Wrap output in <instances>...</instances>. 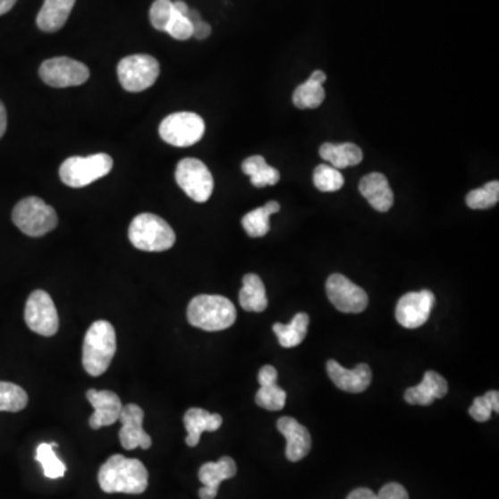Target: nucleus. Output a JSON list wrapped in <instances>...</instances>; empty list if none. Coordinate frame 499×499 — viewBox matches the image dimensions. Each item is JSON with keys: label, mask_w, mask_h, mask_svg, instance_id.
<instances>
[{"label": "nucleus", "mask_w": 499, "mask_h": 499, "mask_svg": "<svg viewBox=\"0 0 499 499\" xmlns=\"http://www.w3.org/2000/svg\"><path fill=\"white\" fill-rule=\"evenodd\" d=\"M100 488L107 494H138L145 493L148 486V473L140 461L131 460L123 455H113L107 462L103 463L99 470Z\"/></svg>", "instance_id": "1"}, {"label": "nucleus", "mask_w": 499, "mask_h": 499, "mask_svg": "<svg viewBox=\"0 0 499 499\" xmlns=\"http://www.w3.org/2000/svg\"><path fill=\"white\" fill-rule=\"evenodd\" d=\"M117 351L114 326L107 321H96L88 329L82 347V365L90 376H102Z\"/></svg>", "instance_id": "2"}, {"label": "nucleus", "mask_w": 499, "mask_h": 499, "mask_svg": "<svg viewBox=\"0 0 499 499\" xmlns=\"http://www.w3.org/2000/svg\"><path fill=\"white\" fill-rule=\"evenodd\" d=\"M236 317L233 302L224 296L201 294L189 302V324L206 332L228 329L236 322Z\"/></svg>", "instance_id": "3"}, {"label": "nucleus", "mask_w": 499, "mask_h": 499, "mask_svg": "<svg viewBox=\"0 0 499 499\" xmlns=\"http://www.w3.org/2000/svg\"><path fill=\"white\" fill-rule=\"evenodd\" d=\"M128 236L133 247L148 253L166 251L176 241L173 229L160 216L148 213L133 218Z\"/></svg>", "instance_id": "4"}, {"label": "nucleus", "mask_w": 499, "mask_h": 499, "mask_svg": "<svg viewBox=\"0 0 499 499\" xmlns=\"http://www.w3.org/2000/svg\"><path fill=\"white\" fill-rule=\"evenodd\" d=\"M14 225L31 238H42L59 224L55 208L39 198L22 199L13 210Z\"/></svg>", "instance_id": "5"}, {"label": "nucleus", "mask_w": 499, "mask_h": 499, "mask_svg": "<svg viewBox=\"0 0 499 499\" xmlns=\"http://www.w3.org/2000/svg\"><path fill=\"white\" fill-rule=\"evenodd\" d=\"M113 158L106 153L88 157H70L60 166V179L70 188H85L113 170Z\"/></svg>", "instance_id": "6"}, {"label": "nucleus", "mask_w": 499, "mask_h": 499, "mask_svg": "<svg viewBox=\"0 0 499 499\" xmlns=\"http://www.w3.org/2000/svg\"><path fill=\"white\" fill-rule=\"evenodd\" d=\"M118 80L128 92H143L155 85L160 75V64L153 55H132L118 63Z\"/></svg>", "instance_id": "7"}, {"label": "nucleus", "mask_w": 499, "mask_h": 499, "mask_svg": "<svg viewBox=\"0 0 499 499\" xmlns=\"http://www.w3.org/2000/svg\"><path fill=\"white\" fill-rule=\"evenodd\" d=\"M158 132L164 142L176 148H189L201 140L206 132V123L200 115L181 111L164 118Z\"/></svg>", "instance_id": "8"}, {"label": "nucleus", "mask_w": 499, "mask_h": 499, "mask_svg": "<svg viewBox=\"0 0 499 499\" xmlns=\"http://www.w3.org/2000/svg\"><path fill=\"white\" fill-rule=\"evenodd\" d=\"M176 183L191 200L206 203L214 190L213 173L203 161L198 158H183L179 161L175 173Z\"/></svg>", "instance_id": "9"}, {"label": "nucleus", "mask_w": 499, "mask_h": 499, "mask_svg": "<svg viewBox=\"0 0 499 499\" xmlns=\"http://www.w3.org/2000/svg\"><path fill=\"white\" fill-rule=\"evenodd\" d=\"M25 324L40 336H55L59 330V314L50 294L44 290H35L28 297L24 311Z\"/></svg>", "instance_id": "10"}, {"label": "nucleus", "mask_w": 499, "mask_h": 499, "mask_svg": "<svg viewBox=\"0 0 499 499\" xmlns=\"http://www.w3.org/2000/svg\"><path fill=\"white\" fill-rule=\"evenodd\" d=\"M89 68L70 57H55L42 63L39 77L53 88L78 87L89 80Z\"/></svg>", "instance_id": "11"}, {"label": "nucleus", "mask_w": 499, "mask_h": 499, "mask_svg": "<svg viewBox=\"0 0 499 499\" xmlns=\"http://www.w3.org/2000/svg\"><path fill=\"white\" fill-rule=\"evenodd\" d=\"M326 294L330 302L345 314H360L367 309L369 302L364 289L340 274H333L327 277Z\"/></svg>", "instance_id": "12"}, {"label": "nucleus", "mask_w": 499, "mask_h": 499, "mask_svg": "<svg viewBox=\"0 0 499 499\" xmlns=\"http://www.w3.org/2000/svg\"><path fill=\"white\" fill-rule=\"evenodd\" d=\"M435 304L436 296L430 290L404 294L395 309L398 324L407 329L422 326L430 317Z\"/></svg>", "instance_id": "13"}, {"label": "nucleus", "mask_w": 499, "mask_h": 499, "mask_svg": "<svg viewBox=\"0 0 499 499\" xmlns=\"http://www.w3.org/2000/svg\"><path fill=\"white\" fill-rule=\"evenodd\" d=\"M145 412L136 404H128L123 407L120 419L123 427L120 430V441L125 450L132 451L136 448L148 450L151 447V437L143 428Z\"/></svg>", "instance_id": "14"}, {"label": "nucleus", "mask_w": 499, "mask_h": 499, "mask_svg": "<svg viewBox=\"0 0 499 499\" xmlns=\"http://www.w3.org/2000/svg\"><path fill=\"white\" fill-rule=\"evenodd\" d=\"M88 401L95 408V413L90 416L89 425L95 430L106 427V426L114 425L120 419L123 402L114 392L110 390H89L87 393Z\"/></svg>", "instance_id": "15"}, {"label": "nucleus", "mask_w": 499, "mask_h": 499, "mask_svg": "<svg viewBox=\"0 0 499 499\" xmlns=\"http://www.w3.org/2000/svg\"><path fill=\"white\" fill-rule=\"evenodd\" d=\"M327 375L343 392L364 393L372 383V370L367 364H359L354 369H345L336 360L326 364Z\"/></svg>", "instance_id": "16"}, {"label": "nucleus", "mask_w": 499, "mask_h": 499, "mask_svg": "<svg viewBox=\"0 0 499 499\" xmlns=\"http://www.w3.org/2000/svg\"><path fill=\"white\" fill-rule=\"evenodd\" d=\"M238 473V466L229 456H222L218 462L204 463L199 470V480L203 488L199 491L200 499H214L218 495L219 484L234 478Z\"/></svg>", "instance_id": "17"}, {"label": "nucleus", "mask_w": 499, "mask_h": 499, "mask_svg": "<svg viewBox=\"0 0 499 499\" xmlns=\"http://www.w3.org/2000/svg\"><path fill=\"white\" fill-rule=\"evenodd\" d=\"M277 430L287 441L286 456L290 462H299L309 455L312 447L311 435L304 426L290 416L277 420Z\"/></svg>", "instance_id": "18"}, {"label": "nucleus", "mask_w": 499, "mask_h": 499, "mask_svg": "<svg viewBox=\"0 0 499 499\" xmlns=\"http://www.w3.org/2000/svg\"><path fill=\"white\" fill-rule=\"evenodd\" d=\"M259 387L256 395L258 407L266 410H281L286 405V392L277 385V370L271 365L262 367L258 373Z\"/></svg>", "instance_id": "19"}, {"label": "nucleus", "mask_w": 499, "mask_h": 499, "mask_svg": "<svg viewBox=\"0 0 499 499\" xmlns=\"http://www.w3.org/2000/svg\"><path fill=\"white\" fill-rule=\"evenodd\" d=\"M448 393L447 380L440 373L428 370L423 376L422 383L415 387L408 388L405 392V401L410 405H432L435 400L445 397Z\"/></svg>", "instance_id": "20"}, {"label": "nucleus", "mask_w": 499, "mask_h": 499, "mask_svg": "<svg viewBox=\"0 0 499 499\" xmlns=\"http://www.w3.org/2000/svg\"><path fill=\"white\" fill-rule=\"evenodd\" d=\"M359 191L379 213H387L394 204V194L383 173H372L364 176L359 182Z\"/></svg>", "instance_id": "21"}, {"label": "nucleus", "mask_w": 499, "mask_h": 499, "mask_svg": "<svg viewBox=\"0 0 499 499\" xmlns=\"http://www.w3.org/2000/svg\"><path fill=\"white\" fill-rule=\"evenodd\" d=\"M185 423L186 444L189 447H196L204 432H216L222 426V416L218 413H210L201 408H190L183 418Z\"/></svg>", "instance_id": "22"}, {"label": "nucleus", "mask_w": 499, "mask_h": 499, "mask_svg": "<svg viewBox=\"0 0 499 499\" xmlns=\"http://www.w3.org/2000/svg\"><path fill=\"white\" fill-rule=\"evenodd\" d=\"M74 4L75 0H45L38 13V28L44 32L59 31L67 22Z\"/></svg>", "instance_id": "23"}, {"label": "nucleus", "mask_w": 499, "mask_h": 499, "mask_svg": "<svg viewBox=\"0 0 499 499\" xmlns=\"http://www.w3.org/2000/svg\"><path fill=\"white\" fill-rule=\"evenodd\" d=\"M239 302L244 311H266L268 307V297H266V284L258 275H244L243 287L239 293Z\"/></svg>", "instance_id": "24"}, {"label": "nucleus", "mask_w": 499, "mask_h": 499, "mask_svg": "<svg viewBox=\"0 0 499 499\" xmlns=\"http://www.w3.org/2000/svg\"><path fill=\"white\" fill-rule=\"evenodd\" d=\"M319 155L330 165L337 170H343L347 166H355L364 160V153L354 143H324L319 148Z\"/></svg>", "instance_id": "25"}, {"label": "nucleus", "mask_w": 499, "mask_h": 499, "mask_svg": "<svg viewBox=\"0 0 499 499\" xmlns=\"http://www.w3.org/2000/svg\"><path fill=\"white\" fill-rule=\"evenodd\" d=\"M241 170L249 176L251 185L256 188L274 186L281 181V173L274 166L268 165L262 156H251L246 158L241 164Z\"/></svg>", "instance_id": "26"}, {"label": "nucleus", "mask_w": 499, "mask_h": 499, "mask_svg": "<svg viewBox=\"0 0 499 499\" xmlns=\"http://www.w3.org/2000/svg\"><path fill=\"white\" fill-rule=\"evenodd\" d=\"M279 211H281V204L277 201H269L266 206L246 214L241 219V225L249 238H264L271 229L269 218L272 214L279 213Z\"/></svg>", "instance_id": "27"}, {"label": "nucleus", "mask_w": 499, "mask_h": 499, "mask_svg": "<svg viewBox=\"0 0 499 499\" xmlns=\"http://www.w3.org/2000/svg\"><path fill=\"white\" fill-rule=\"evenodd\" d=\"M309 317L305 312H300L292 319L289 325L275 324L274 333L279 344L284 349H293L301 344L309 332Z\"/></svg>", "instance_id": "28"}, {"label": "nucleus", "mask_w": 499, "mask_h": 499, "mask_svg": "<svg viewBox=\"0 0 499 499\" xmlns=\"http://www.w3.org/2000/svg\"><path fill=\"white\" fill-rule=\"evenodd\" d=\"M325 93L324 85L309 80L301 83L293 93V105L300 110L307 108H317L324 103Z\"/></svg>", "instance_id": "29"}, {"label": "nucleus", "mask_w": 499, "mask_h": 499, "mask_svg": "<svg viewBox=\"0 0 499 499\" xmlns=\"http://www.w3.org/2000/svg\"><path fill=\"white\" fill-rule=\"evenodd\" d=\"M57 447V444L52 443H42L38 445L37 455H35V460L42 465L44 469L45 476L47 478H60L65 475L64 462L57 458L55 455V448Z\"/></svg>", "instance_id": "30"}, {"label": "nucleus", "mask_w": 499, "mask_h": 499, "mask_svg": "<svg viewBox=\"0 0 499 499\" xmlns=\"http://www.w3.org/2000/svg\"><path fill=\"white\" fill-rule=\"evenodd\" d=\"M28 404L24 388L14 383L0 382V412H20Z\"/></svg>", "instance_id": "31"}, {"label": "nucleus", "mask_w": 499, "mask_h": 499, "mask_svg": "<svg viewBox=\"0 0 499 499\" xmlns=\"http://www.w3.org/2000/svg\"><path fill=\"white\" fill-rule=\"evenodd\" d=\"M498 200V181H493V182H488L487 185L475 189L466 196V204L470 207L471 210H487V208L495 206Z\"/></svg>", "instance_id": "32"}, {"label": "nucleus", "mask_w": 499, "mask_h": 499, "mask_svg": "<svg viewBox=\"0 0 499 499\" xmlns=\"http://www.w3.org/2000/svg\"><path fill=\"white\" fill-rule=\"evenodd\" d=\"M314 185L317 190L337 191L344 185V176L334 166L321 164L314 170Z\"/></svg>", "instance_id": "33"}, {"label": "nucleus", "mask_w": 499, "mask_h": 499, "mask_svg": "<svg viewBox=\"0 0 499 499\" xmlns=\"http://www.w3.org/2000/svg\"><path fill=\"white\" fill-rule=\"evenodd\" d=\"M493 412H499V393L488 392L483 397H478L469 410V415L478 422H487Z\"/></svg>", "instance_id": "34"}, {"label": "nucleus", "mask_w": 499, "mask_h": 499, "mask_svg": "<svg viewBox=\"0 0 499 499\" xmlns=\"http://www.w3.org/2000/svg\"><path fill=\"white\" fill-rule=\"evenodd\" d=\"M173 4L171 0H156L150 7V22L158 31L165 32L166 27L173 19Z\"/></svg>", "instance_id": "35"}, {"label": "nucleus", "mask_w": 499, "mask_h": 499, "mask_svg": "<svg viewBox=\"0 0 499 499\" xmlns=\"http://www.w3.org/2000/svg\"><path fill=\"white\" fill-rule=\"evenodd\" d=\"M165 32L170 34L173 39L188 40L189 38L193 37V25L189 21L188 17L175 12Z\"/></svg>", "instance_id": "36"}, {"label": "nucleus", "mask_w": 499, "mask_h": 499, "mask_svg": "<svg viewBox=\"0 0 499 499\" xmlns=\"http://www.w3.org/2000/svg\"><path fill=\"white\" fill-rule=\"evenodd\" d=\"M377 499H410L407 490L401 484L388 483L376 494Z\"/></svg>", "instance_id": "37"}, {"label": "nucleus", "mask_w": 499, "mask_h": 499, "mask_svg": "<svg viewBox=\"0 0 499 499\" xmlns=\"http://www.w3.org/2000/svg\"><path fill=\"white\" fill-rule=\"evenodd\" d=\"M210 35L211 27L208 22L200 20V21L193 24V37L196 38V39H206V38L210 37Z\"/></svg>", "instance_id": "38"}, {"label": "nucleus", "mask_w": 499, "mask_h": 499, "mask_svg": "<svg viewBox=\"0 0 499 499\" xmlns=\"http://www.w3.org/2000/svg\"><path fill=\"white\" fill-rule=\"evenodd\" d=\"M347 499H377V496L376 494L368 490V488H357L347 496Z\"/></svg>", "instance_id": "39"}, {"label": "nucleus", "mask_w": 499, "mask_h": 499, "mask_svg": "<svg viewBox=\"0 0 499 499\" xmlns=\"http://www.w3.org/2000/svg\"><path fill=\"white\" fill-rule=\"evenodd\" d=\"M7 128V113L4 103L0 102V138H4Z\"/></svg>", "instance_id": "40"}, {"label": "nucleus", "mask_w": 499, "mask_h": 499, "mask_svg": "<svg viewBox=\"0 0 499 499\" xmlns=\"http://www.w3.org/2000/svg\"><path fill=\"white\" fill-rule=\"evenodd\" d=\"M16 4L17 0H0V16L9 13Z\"/></svg>", "instance_id": "41"}, {"label": "nucleus", "mask_w": 499, "mask_h": 499, "mask_svg": "<svg viewBox=\"0 0 499 499\" xmlns=\"http://www.w3.org/2000/svg\"><path fill=\"white\" fill-rule=\"evenodd\" d=\"M173 10L179 14H182V16H186V13H188L189 6L182 2V0H176V2H173Z\"/></svg>", "instance_id": "42"}, {"label": "nucleus", "mask_w": 499, "mask_h": 499, "mask_svg": "<svg viewBox=\"0 0 499 499\" xmlns=\"http://www.w3.org/2000/svg\"><path fill=\"white\" fill-rule=\"evenodd\" d=\"M309 80H315V82L322 83V85H324V83L326 82V74H325L324 72H312Z\"/></svg>", "instance_id": "43"}]
</instances>
